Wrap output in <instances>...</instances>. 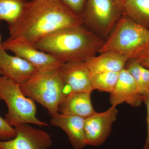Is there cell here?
<instances>
[{
    "label": "cell",
    "mask_w": 149,
    "mask_h": 149,
    "mask_svg": "<svg viewBox=\"0 0 149 149\" xmlns=\"http://www.w3.org/2000/svg\"><path fill=\"white\" fill-rule=\"evenodd\" d=\"M83 24V19L60 0H31L18 20L8 27V39H19L33 45L56 30Z\"/></svg>",
    "instance_id": "cell-1"
},
{
    "label": "cell",
    "mask_w": 149,
    "mask_h": 149,
    "mask_svg": "<svg viewBox=\"0 0 149 149\" xmlns=\"http://www.w3.org/2000/svg\"><path fill=\"white\" fill-rule=\"evenodd\" d=\"M83 24L56 30L33 45L64 63L85 61L99 53L105 41Z\"/></svg>",
    "instance_id": "cell-2"
},
{
    "label": "cell",
    "mask_w": 149,
    "mask_h": 149,
    "mask_svg": "<svg viewBox=\"0 0 149 149\" xmlns=\"http://www.w3.org/2000/svg\"><path fill=\"white\" fill-rule=\"evenodd\" d=\"M61 65L36 68L29 80L20 85L23 94L45 108L52 116L58 112L59 106L65 95L59 72Z\"/></svg>",
    "instance_id": "cell-3"
},
{
    "label": "cell",
    "mask_w": 149,
    "mask_h": 149,
    "mask_svg": "<svg viewBox=\"0 0 149 149\" xmlns=\"http://www.w3.org/2000/svg\"><path fill=\"white\" fill-rule=\"evenodd\" d=\"M99 53L112 51L128 59L136 58L149 47V29L123 14Z\"/></svg>",
    "instance_id": "cell-4"
},
{
    "label": "cell",
    "mask_w": 149,
    "mask_h": 149,
    "mask_svg": "<svg viewBox=\"0 0 149 149\" xmlns=\"http://www.w3.org/2000/svg\"><path fill=\"white\" fill-rule=\"evenodd\" d=\"M0 100L7 106L8 111L5 119L11 126L24 123L47 126V123L36 117L35 101L23 94L20 85L3 75L0 76Z\"/></svg>",
    "instance_id": "cell-5"
},
{
    "label": "cell",
    "mask_w": 149,
    "mask_h": 149,
    "mask_svg": "<svg viewBox=\"0 0 149 149\" xmlns=\"http://www.w3.org/2000/svg\"><path fill=\"white\" fill-rule=\"evenodd\" d=\"M123 13L121 0H87L82 18L84 24L108 37Z\"/></svg>",
    "instance_id": "cell-6"
},
{
    "label": "cell",
    "mask_w": 149,
    "mask_h": 149,
    "mask_svg": "<svg viewBox=\"0 0 149 149\" xmlns=\"http://www.w3.org/2000/svg\"><path fill=\"white\" fill-rule=\"evenodd\" d=\"M14 128L16 136L11 140L0 141V149H49L52 146V139L45 130L27 123Z\"/></svg>",
    "instance_id": "cell-7"
},
{
    "label": "cell",
    "mask_w": 149,
    "mask_h": 149,
    "mask_svg": "<svg viewBox=\"0 0 149 149\" xmlns=\"http://www.w3.org/2000/svg\"><path fill=\"white\" fill-rule=\"evenodd\" d=\"M118 113L116 107L111 106L102 112L95 113L85 118L86 145L99 146L104 143L111 132L112 125Z\"/></svg>",
    "instance_id": "cell-8"
},
{
    "label": "cell",
    "mask_w": 149,
    "mask_h": 149,
    "mask_svg": "<svg viewBox=\"0 0 149 149\" xmlns=\"http://www.w3.org/2000/svg\"><path fill=\"white\" fill-rule=\"evenodd\" d=\"M2 47L5 50L13 52L15 56L27 61L36 68L61 65L64 63L53 56L38 49L33 45L19 39H8L2 43Z\"/></svg>",
    "instance_id": "cell-9"
},
{
    "label": "cell",
    "mask_w": 149,
    "mask_h": 149,
    "mask_svg": "<svg viewBox=\"0 0 149 149\" xmlns=\"http://www.w3.org/2000/svg\"><path fill=\"white\" fill-rule=\"evenodd\" d=\"M59 72L65 88L70 92L93 91L91 74L85 61L65 62L59 67Z\"/></svg>",
    "instance_id": "cell-10"
},
{
    "label": "cell",
    "mask_w": 149,
    "mask_h": 149,
    "mask_svg": "<svg viewBox=\"0 0 149 149\" xmlns=\"http://www.w3.org/2000/svg\"><path fill=\"white\" fill-rule=\"evenodd\" d=\"M143 100V96L133 76L124 68L119 72L116 85L110 93L109 101L111 106L116 107L125 102L132 107H139Z\"/></svg>",
    "instance_id": "cell-11"
},
{
    "label": "cell",
    "mask_w": 149,
    "mask_h": 149,
    "mask_svg": "<svg viewBox=\"0 0 149 149\" xmlns=\"http://www.w3.org/2000/svg\"><path fill=\"white\" fill-rule=\"evenodd\" d=\"M36 68L24 59L9 54L2 47L0 49V69L3 76L19 85L27 82Z\"/></svg>",
    "instance_id": "cell-12"
},
{
    "label": "cell",
    "mask_w": 149,
    "mask_h": 149,
    "mask_svg": "<svg viewBox=\"0 0 149 149\" xmlns=\"http://www.w3.org/2000/svg\"><path fill=\"white\" fill-rule=\"evenodd\" d=\"M85 118L58 113L52 116L51 124L62 129L74 149H83L86 146Z\"/></svg>",
    "instance_id": "cell-13"
},
{
    "label": "cell",
    "mask_w": 149,
    "mask_h": 149,
    "mask_svg": "<svg viewBox=\"0 0 149 149\" xmlns=\"http://www.w3.org/2000/svg\"><path fill=\"white\" fill-rule=\"evenodd\" d=\"M92 93L70 92L65 94L58 107V112L86 118L96 112L91 102Z\"/></svg>",
    "instance_id": "cell-14"
},
{
    "label": "cell",
    "mask_w": 149,
    "mask_h": 149,
    "mask_svg": "<svg viewBox=\"0 0 149 149\" xmlns=\"http://www.w3.org/2000/svg\"><path fill=\"white\" fill-rule=\"evenodd\" d=\"M100 54V55L91 57L85 61L91 74L107 72H119L125 68L128 61L125 57L112 51Z\"/></svg>",
    "instance_id": "cell-15"
},
{
    "label": "cell",
    "mask_w": 149,
    "mask_h": 149,
    "mask_svg": "<svg viewBox=\"0 0 149 149\" xmlns=\"http://www.w3.org/2000/svg\"><path fill=\"white\" fill-rule=\"evenodd\" d=\"M123 14L149 29V0H126Z\"/></svg>",
    "instance_id": "cell-16"
},
{
    "label": "cell",
    "mask_w": 149,
    "mask_h": 149,
    "mask_svg": "<svg viewBox=\"0 0 149 149\" xmlns=\"http://www.w3.org/2000/svg\"><path fill=\"white\" fill-rule=\"evenodd\" d=\"M28 0H0V21L5 20L8 27L14 24L27 5Z\"/></svg>",
    "instance_id": "cell-17"
},
{
    "label": "cell",
    "mask_w": 149,
    "mask_h": 149,
    "mask_svg": "<svg viewBox=\"0 0 149 149\" xmlns=\"http://www.w3.org/2000/svg\"><path fill=\"white\" fill-rule=\"evenodd\" d=\"M119 73L107 72L91 74L93 90L111 93L117 83Z\"/></svg>",
    "instance_id": "cell-18"
},
{
    "label": "cell",
    "mask_w": 149,
    "mask_h": 149,
    "mask_svg": "<svg viewBox=\"0 0 149 149\" xmlns=\"http://www.w3.org/2000/svg\"><path fill=\"white\" fill-rule=\"evenodd\" d=\"M74 14L82 18L87 0H60Z\"/></svg>",
    "instance_id": "cell-19"
},
{
    "label": "cell",
    "mask_w": 149,
    "mask_h": 149,
    "mask_svg": "<svg viewBox=\"0 0 149 149\" xmlns=\"http://www.w3.org/2000/svg\"><path fill=\"white\" fill-rule=\"evenodd\" d=\"M16 134L14 127L9 125L5 119L0 116V141L11 140L15 137Z\"/></svg>",
    "instance_id": "cell-20"
},
{
    "label": "cell",
    "mask_w": 149,
    "mask_h": 149,
    "mask_svg": "<svg viewBox=\"0 0 149 149\" xmlns=\"http://www.w3.org/2000/svg\"><path fill=\"white\" fill-rule=\"evenodd\" d=\"M143 102L146 104L147 109V134L146 142L142 149H149V93L143 96Z\"/></svg>",
    "instance_id": "cell-21"
},
{
    "label": "cell",
    "mask_w": 149,
    "mask_h": 149,
    "mask_svg": "<svg viewBox=\"0 0 149 149\" xmlns=\"http://www.w3.org/2000/svg\"><path fill=\"white\" fill-rule=\"evenodd\" d=\"M142 77L143 87V96L149 93V69L142 67Z\"/></svg>",
    "instance_id": "cell-22"
},
{
    "label": "cell",
    "mask_w": 149,
    "mask_h": 149,
    "mask_svg": "<svg viewBox=\"0 0 149 149\" xmlns=\"http://www.w3.org/2000/svg\"><path fill=\"white\" fill-rule=\"evenodd\" d=\"M136 59L142 66L149 69V47L140 54Z\"/></svg>",
    "instance_id": "cell-23"
},
{
    "label": "cell",
    "mask_w": 149,
    "mask_h": 149,
    "mask_svg": "<svg viewBox=\"0 0 149 149\" xmlns=\"http://www.w3.org/2000/svg\"><path fill=\"white\" fill-rule=\"evenodd\" d=\"M0 22H1V21H0ZM1 36L0 34V49L2 47V43L1 42Z\"/></svg>",
    "instance_id": "cell-24"
},
{
    "label": "cell",
    "mask_w": 149,
    "mask_h": 149,
    "mask_svg": "<svg viewBox=\"0 0 149 149\" xmlns=\"http://www.w3.org/2000/svg\"><path fill=\"white\" fill-rule=\"evenodd\" d=\"M0 75H3V73L2 71L0 69Z\"/></svg>",
    "instance_id": "cell-25"
},
{
    "label": "cell",
    "mask_w": 149,
    "mask_h": 149,
    "mask_svg": "<svg viewBox=\"0 0 149 149\" xmlns=\"http://www.w3.org/2000/svg\"><path fill=\"white\" fill-rule=\"evenodd\" d=\"M121 1H122L124 3V2H125L126 0H121Z\"/></svg>",
    "instance_id": "cell-26"
}]
</instances>
